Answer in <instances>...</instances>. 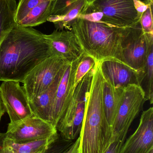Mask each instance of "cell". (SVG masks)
Returning <instances> with one entry per match:
<instances>
[{"label": "cell", "mask_w": 153, "mask_h": 153, "mask_svg": "<svg viewBox=\"0 0 153 153\" xmlns=\"http://www.w3.org/2000/svg\"><path fill=\"white\" fill-rule=\"evenodd\" d=\"M151 3L148 9L144 12L140 19V24L145 34L153 35L152 6Z\"/></svg>", "instance_id": "603a6c76"}, {"label": "cell", "mask_w": 153, "mask_h": 153, "mask_svg": "<svg viewBox=\"0 0 153 153\" xmlns=\"http://www.w3.org/2000/svg\"><path fill=\"white\" fill-rule=\"evenodd\" d=\"M57 128L45 120L32 115L8 124L5 136L17 143H25L57 136Z\"/></svg>", "instance_id": "ba28073f"}, {"label": "cell", "mask_w": 153, "mask_h": 153, "mask_svg": "<svg viewBox=\"0 0 153 153\" xmlns=\"http://www.w3.org/2000/svg\"><path fill=\"white\" fill-rule=\"evenodd\" d=\"M153 109L142 113L135 132L122 145L119 153H153Z\"/></svg>", "instance_id": "30bf717a"}, {"label": "cell", "mask_w": 153, "mask_h": 153, "mask_svg": "<svg viewBox=\"0 0 153 153\" xmlns=\"http://www.w3.org/2000/svg\"><path fill=\"white\" fill-rule=\"evenodd\" d=\"M93 73V68L75 86L69 103L57 123V130L64 140H75L80 135Z\"/></svg>", "instance_id": "277c9868"}, {"label": "cell", "mask_w": 153, "mask_h": 153, "mask_svg": "<svg viewBox=\"0 0 153 153\" xmlns=\"http://www.w3.org/2000/svg\"><path fill=\"white\" fill-rule=\"evenodd\" d=\"M125 89L116 88L109 80L104 78L103 110L105 117L110 126H113L116 117L124 96Z\"/></svg>", "instance_id": "2e32d148"}, {"label": "cell", "mask_w": 153, "mask_h": 153, "mask_svg": "<svg viewBox=\"0 0 153 153\" xmlns=\"http://www.w3.org/2000/svg\"><path fill=\"white\" fill-rule=\"evenodd\" d=\"M95 11L103 13L104 23L118 27H131L140 20L133 0H87L81 14Z\"/></svg>", "instance_id": "8992f818"}, {"label": "cell", "mask_w": 153, "mask_h": 153, "mask_svg": "<svg viewBox=\"0 0 153 153\" xmlns=\"http://www.w3.org/2000/svg\"><path fill=\"white\" fill-rule=\"evenodd\" d=\"M0 85V97L8 113L10 123L17 122L32 116L29 101L20 82L2 81Z\"/></svg>", "instance_id": "9c48e42d"}, {"label": "cell", "mask_w": 153, "mask_h": 153, "mask_svg": "<svg viewBox=\"0 0 153 153\" xmlns=\"http://www.w3.org/2000/svg\"><path fill=\"white\" fill-rule=\"evenodd\" d=\"M146 101L144 92L140 85H129L125 88L123 99L112 126V142L121 134L128 133Z\"/></svg>", "instance_id": "52a82bcc"}, {"label": "cell", "mask_w": 153, "mask_h": 153, "mask_svg": "<svg viewBox=\"0 0 153 153\" xmlns=\"http://www.w3.org/2000/svg\"><path fill=\"white\" fill-rule=\"evenodd\" d=\"M103 77L109 80L116 88L125 89L129 85H141L138 72L125 64L107 59L100 62Z\"/></svg>", "instance_id": "5bb4252c"}, {"label": "cell", "mask_w": 153, "mask_h": 153, "mask_svg": "<svg viewBox=\"0 0 153 153\" xmlns=\"http://www.w3.org/2000/svg\"><path fill=\"white\" fill-rule=\"evenodd\" d=\"M78 18H81L93 22L104 23V14L102 12L95 11L83 13L79 15Z\"/></svg>", "instance_id": "484cf974"}, {"label": "cell", "mask_w": 153, "mask_h": 153, "mask_svg": "<svg viewBox=\"0 0 153 153\" xmlns=\"http://www.w3.org/2000/svg\"><path fill=\"white\" fill-rule=\"evenodd\" d=\"M53 1L54 0L46 1L34 7L17 24L21 27H33L45 23L51 15Z\"/></svg>", "instance_id": "d6986e66"}, {"label": "cell", "mask_w": 153, "mask_h": 153, "mask_svg": "<svg viewBox=\"0 0 153 153\" xmlns=\"http://www.w3.org/2000/svg\"><path fill=\"white\" fill-rule=\"evenodd\" d=\"M70 63L61 56L52 55L34 67L22 82L29 101L48 89Z\"/></svg>", "instance_id": "5b68a950"}, {"label": "cell", "mask_w": 153, "mask_h": 153, "mask_svg": "<svg viewBox=\"0 0 153 153\" xmlns=\"http://www.w3.org/2000/svg\"><path fill=\"white\" fill-rule=\"evenodd\" d=\"M145 35L147 52L145 65L142 72L141 87L144 92L146 100L152 104L153 102V35L145 34Z\"/></svg>", "instance_id": "e0dca14e"}, {"label": "cell", "mask_w": 153, "mask_h": 153, "mask_svg": "<svg viewBox=\"0 0 153 153\" xmlns=\"http://www.w3.org/2000/svg\"><path fill=\"white\" fill-rule=\"evenodd\" d=\"M103 85L100 62H97L79 135L81 153H104L112 143V127L108 123L103 110Z\"/></svg>", "instance_id": "3957f363"}, {"label": "cell", "mask_w": 153, "mask_h": 153, "mask_svg": "<svg viewBox=\"0 0 153 153\" xmlns=\"http://www.w3.org/2000/svg\"><path fill=\"white\" fill-rule=\"evenodd\" d=\"M146 52V37L139 20L131 27L129 41L124 51L125 64L142 75Z\"/></svg>", "instance_id": "8fae6325"}, {"label": "cell", "mask_w": 153, "mask_h": 153, "mask_svg": "<svg viewBox=\"0 0 153 153\" xmlns=\"http://www.w3.org/2000/svg\"><path fill=\"white\" fill-rule=\"evenodd\" d=\"M65 69L61 73L48 89L29 101L30 106L33 115L45 120L52 126L55 95L58 84Z\"/></svg>", "instance_id": "9a60e30c"}, {"label": "cell", "mask_w": 153, "mask_h": 153, "mask_svg": "<svg viewBox=\"0 0 153 153\" xmlns=\"http://www.w3.org/2000/svg\"><path fill=\"white\" fill-rule=\"evenodd\" d=\"M48 149H44V150H41V151H39V152L34 153H46Z\"/></svg>", "instance_id": "f546056e"}, {"label": "cell", "mask_w": 153, "mask_h": 153, "mask_svg": "<svg viewBox=\"0 0 153 153\" xmlns=\"http://www.w3.org/2000/svg\"><path fill=\"white\" fill-rule=\"evenodd\" d=\"M87 1L79 0L66 12L61 14L50 15L47 21L54 23L56 30H69L72 22L78 18L84 10Z\"/></svg>", "instance_id": "ffe728a7"}, {"label": "cell", "mask_w": 153, "mask_h": 153, "mask_svg": "<svg viewBox=\"0 0 153 153\" xmlns=\"http://www.w3.org/2000/svg\"><path fill=\"white\" fill-rule=\"evenodd\" d=\"M48 1L50 0H19L15 14L16 24L19 22L34 7Z\"/></svg>", "instance_id": "7402d4cb"}, {"label": "cell", "mask_w": 153, "mask_h": 153, "mask_svg": "<svg viewBox=\"0 0 153 153\" xmlns=\"http://www.w3.org/2000/svg\"><path fill=\"white\" fill-rule=\"evenodd\" d=\"M62 153H81L80 137H78L75 143L71 145L67 150Z\"/></svg>", "instance_id": "83f0119b"}, {"label": "cell", "mask_w": 153, "mask_h": 153, "mask_svg": "<svg viewBox=\"0 0 153 153\" xmlns=\"http://www.w3.org/2000/svg\"><path fill=\"white\" fill-rule=\"evenodd\" d=\"M96 62V60L93 57L84 53L75 74V86H76L85 74L93 68Z\"/></svg>", "instance_id": "44dd1931"}, {"label": "cell", "mask_w": 153, "mask_h": 153, "mask_svg": "<svg viewBox=\"0 0 153 153\" xmlns=\"http://www.w3.org/2000/svg\"><path fill=\"white\" fill-rule=\"evenodd\" d=\"M16 0H0V45L16 25Z\"/></svg>", "instance_id": "ac0fdd59"}, {"label": "cell", "mask_w": 153, "mask_h": 153, "mask_svg": "<svg viewBox=\"0 0 153 153\" xmlns=\"http://www.w3.org/2000/svg\"><path fill=\"white\" fill-rule=\"evenodd\" d=\"M5 109L4 107L3 104L1 100V97H0V121L2 117L4 115L5 113Z\"/></svg>", "instance_id": "f1b7e54d"}, {"label": "cell", "mask_w": 153, "mask_h": 153, "mask_svg": "<svg viewBox=\"0 0 153 153\" xmlns=\"http://www.w3.org/2000/svg\"><path fill=\"white\" fill-rule=\"evenodd\" d=\"M50 56L45 34L16 24L0 45V81L22 82L34 67Z\"/></svg>", "instance_id": "6da1fadb"}, {"label": "cell", "mask_w": 153, "mask_h": 153, "mask_svg": "<svg viewBox=\"0 0 153 153\" xmlns=\"http://www.w3.org/2000/svg\"><path fill=\"white\" fill-rule=\"evenodd\" d=\"M45 37L51 55L58 56L71 62L84 53L71 30H56L49 35L45 34Z\"/></svg>", "instance_id": "4fadbf2b"}, {"label": "cell", "mask_w": 153, "mask_h": 153, "mask_svg": "<svg viewBox=\"0 0 153 153\" xmlns=\"http://www.w3.org/2000/svg\"><path fill=\"white\" fill-rule=\"evenodd\" d=\"M134 6L138 13V17L141 18L144 12L148 9L150 4L152 1H143L142 0H133Z\"/></svg>", "instance_id": "4316f807"}, {"label": "cell", "mask_w": 153, "mask_h": 153, "mask_svg": "<svg viewBox=\"0 0 153 153\" xmlns=\"http://www.w3.org/2000/svg\"><path fill=\"white\" fill-rule=\"evenodd\" d=\"M143 1H152L153 0H143Z\"/></svg>", "instance_id": "4dcf8cb0"}, {"label": "cell", "mask_w": 153, "mask_h": 153, "mask_svg": "<svg viewBox=\"0 0 153 153\" xmlns=\"http://www.w3.org/2000/svg\"><path fill=\"white\" fill-rule=\"evenodd\" d=\"M131 27H118L77 18L69 30L74 34L83 52L97 62L111 59L125 64L124 51L129 41Z\"/></svg>", "instance_id": "7a4b0ae2"}, {"label": "cell", "mask_w": 153, "mask_h": 153, "mask_svg": "<svg viewBox=\"0 0 153 153\" xmlns=\"http://www.w3.org/2000/svg\"><path fill=\"white\" fill-rule=\"evenodd\" d=\"M84 53L67 65L57 86L53 111V126L56 128L74 90L75 74Z\"/></svg>", "instance_id": "7c38bea8"}, {"label": "cell", "mask_w": 153, "mask_h": 153, "mask_svg": "<svg viewBox=\"0 0 153 153\" xmlns=\"http://www.w3.org/2000/svg\"><path fill=\"white\" fill-rule=\"evenodd\" d=\"M127 133L121 134L117 138L111 143L104 153H119L120 148L124 143Z\"/></svg>", "instance_id": "d4e9b609"}, {"label": "cell", "mask_w": 153, "mask_h": 153, "mask_svg": "<svg viewBox=\"0 0 153 153\" xmlns=\"http://www.w3.org/2000/svg\"><path fill=\"white\" fill-rule=\"evenodd\" d=\"M79 0H54L51 15L61 14L66 12L74 5Z\"/></svg>", "instance_id": "cb8c5ba5"}]
</instances>
